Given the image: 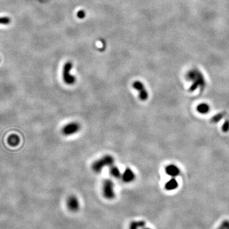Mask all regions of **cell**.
Segmentation results:
<instances>
[{
	"label": "cell",
	"mask_w": 229,
	"mask_h": 229,
	"mask_svg": "<svg viewBox=\"0 0 229 229\" xmlns=\"http://www.w3.org/2000/svg\"><path fill=\"white\" fill-rule=\"evenodd\" d=\"M188 80L192 83L190 88V91H194L198 88H204L205 86V79L204 76L199 70L194 69H192L187 74Z\"/></svg>",
	"instance_id": "1"
},
{
	"label": "cell",
	"mask_w": 229,
	"mask_h": 229,
	"mask_svg": "<svg viewBox=\"0 0 229 229\" xmlns=\"http://www.w3.org/2000/svg\"><path fill=\"white\" fill-rule=\"evenodd\" d=\"M114 163V158L110 155L103 156L99 159L94 162L92 165V169L96 172H100L106 166H111Z\"/></svg>",
	"instance_id": "2"
},
{
	"label": "cell",
	"mask_w": 229,
	"mask_h": 229,
	"mask_svg": "<svg viewBox=\"0 0 229 229\" xmlns=\"http://www.w3.org/2000/svg\"><path fill=\"white\" fill-rule=\"evenodd\" d=\"M102 192L105 197L109 200L113 199L115 196L114 191V183L112 180L107 179L104 181L102 184Z\"/></svg>",
	"instance_id": "3"
},
{
	"label": "cell",
	"mask_w": 229,
	"mask_h": 229,
	"mask_svg": "<svg viewBox=\"0 0 229 229\" xmlns=\"http://www.w3.org/2000/svg\"><path fill=\"white\" fill-rule=\"evenodd\" d=\"M72 68V63L70 62H66L63 69V79L64 82L68 85H72L75 82V77L71 75L70 71Z\"/></svg>",
	"instance_id": "4"
},
{
	"label": "cell",
	"mask_w": 229,
	"mask_h": 229,
	"mask_svg": "<svg viewBox=\"0 0 229 229\" xmlns=\"http://www.w3.org/2000/svg\"><path fill=\"white\" fill-rule=\"evenodd\" d=\"M80 129V125L76 122H72L63 127L62 133L65 136H71L76 134Z\"/></svg>",
	"instance_id": "5"
},
{
	"label": "cell",
	"mask_w": 229,
	"mask_h": 229,
	"mask_svg": "<svg viewBox=\"0 0 229 229\" xmlns=\"http://www.w3.org/2000/svg\"><path fill=\"white\" fill-rule=\"evenodd\" d=\"M132 87L138 92L139 98L141 101H146L148 98V92L146 90L144 84L140 81H135L132 84Z\"/></svg>",
	"instance_id": "6"
},
{
	"label": "cell",
	"mask_w": 229,
	"mask_h": 229,
	"mask_svg": "<svg viewBox=\"0 0 229 229\" xmlns=\"http://www.w3.org/2000/svg\"><path fill=\"white\" fill-rule=\"evenodd\" d=\"M67 206L70 211L76 212L78 211L80 208V203L78 198L75 195L69 196L67 200Z\"/></svg>",
	"instance_id": "7"
},
{
	"label": "cell",
	"mask_w": 229,
	"mask_h": 229,
	"mask_svg": "<svg viewBox=\"0 0 229 229\" xmlns=\"http://www.w3.org/2000/svg\"><path fill=\"white\" fill-rule=\"evenodd\" d=\"M136 178V175L132 170L129 168L125 169L122 175L121 176V178L123 182L125 183H131Z\"/></svg>",
	"instance_id": "8"
},
{
	"label": "cell",
	"mask_w": 229,
	"mask_h": 229,
	"mask_svg": "<svg viewBox=\"0 0 229 229\" xmlns=\"http://www.w3.org/2000/svg\"><path fill=\"white\" fill-rule=\"evenodd\" d=\"M165 172L169 176L172 177V178H175V177L180 175V169L176 165L171 164L168 165L165 168Z\"/></svg>",
	"instance_id": "9"
},
{
	"label": "cell",
	"mask_w": 229,
	"mask_h": 229,
	"mask_svg": "<svg viewBox=\"0 0 229 229\" xmlns=\"http://www.w3.org/2000/svg\"><path fill=\"white\" fill-rule=\"evenodd\" d=\"M178 187V182H177L176 180L174 178H172V179L169 180L168 182L166 183L165 184V189L167 190H169V191L175 190V189H176Z\"/></svg>",
	"instance_id": "10"
},
{
	"label": "cell",
	"mask_w": 229,
	"mask_h": 229,
	"mask_svg": "<svg viewBox=\"0 0 229 229\" xmlns=\"http://www.w3.org/2000/svg\"><path fill=\"white\" fill-rule=\"evenodd\" d=\"M110 173L111 175L115 178H119L122 176L119 168L113 164L110 166Z\"/></svg>",
	"instance_id": "11"
},
{
	"label": "cell",
	"mask_w": 229,
	"mask_h": 229,
	"mask_svg": "<svg viewBox=\"0 0 229 229\" xmlns=\"http://www.w3.org/2000/svg\"><path fill=\"white\" fill-rule=\"evenodd\" d=\"M20 143V138L16 134H12L8 138V143L12 146H16Z\"/></svg>",
	"instance_id": "12"
},
{
	"label": "cell",
	"mask_w": 229,
	"mask_h": 229,
	"mask_svg": "<svg viewBox=\"0 0 229 229\" xmlns=\"http://www.w3.org/2000/svg\"><path fill=\"white\" fill-rule=\"evenodd\" d=\"M146 223L145 221H132L129 226V229H141L145 227Z\"/></svg>",
	"instance_id": "13"
},
{
	"label": "cell",
	"mask_w": 229,
	"mask_h": 229,
	"mask_svg": "<svg viewBox=\"0 0 229 229\" xmlns=\"http://www.w3.org/2000/svg\"><path fill=\"white\" fill-rule=\"evenodd\" d=\"M210 107L206 103H201L197 107V110L199 113L201 114H206L209 112Z\"/></svg>",
	"instance_id": "14"
},
{
	"label": "cell",
	"mask_w": 229,
	"mask_h": 229,
	"mask_svg": "<svg viewBox=\"0 0 229 229\" xmlns=\"http://www.w3.org/2000/svg\"><path fill=\"white\" fill-rule=\"evenodd\" d=\"M223 117V113L216 114V115L213 117V118L211 119V122L213 123H217L222 119Z\"/></svg>",
	"instance_id": "15"
},
{
	"label": "cell",
	"mask_w": 229,
	"mask_h": 229,
	"mask_svg": "<svg viewBox=\"0 0 229 229\" xmlns=\"http://www.w3.org/2000/svg\"><path fill=\"white\" fill-rule=\"evenodd\" d=\"M218 229H229V221H223Z\"/></svg>",
	"instance_id": "16"
},
{
	"label": "cell",
	"mask_w": 229,
	"mask_h": 229,
	"mask_svg": "<svg viewBox=\"0 0 229 229\" xmlns=\"http://www.w3.org/2000/svg\"><path fill=\"white\" fill-rule=\"evenodd\" d=\"M222 131L224 132H227L229 131V120H226L222 125Z\"/></svg>",
	"instance_id": "17"
},
{
	"label": "cell",
	"mask_w": 229,
	"mask_h": 229,
	"mask_svg": "<svg viewBox=\"0 0 229 229\" xmlns=\"http://www.w3.org/2000/svg\"><path fill=\"white\" fill-rule=\"evenodd\" d=\"M10 19L8 17H2L1 19V24H6L9 23Z\"/></svg>",
	"instance_id": "18"
},
{
	"label": "cell",
	"mask_w": 229,
	"mask_h": 229,
	"mask_svg": "<svg viewBox=\"0 0 229 229\" xmlns=\"http://www.w3.org/2000/svg\"><path fill=\"white\" fill-rule=\"evenodd\" d=\"M84 16H85V13H84V12L83 10L79 11L78 13V17L79 18H83Z\"/></svg>",
	"instance_id": "19"
},
{
	"label": "cell",
	"mask_w": 229,
	"mask_h": 229,
	"mask_svg": "<svg viewBox=\"0 0 229 229\" xmlns=\"http://www.w3.org/2000/svg\"><path fill=\"white\" fill-rule=\"evenodd\" d=\"M96 44H97V46L99 47H102V42H98Z\"/></svg>",
	"instance_id": "20"
},
{
	"label": "cell",
	"mask_w": 229,
	"mask_h": 229,
	"mask_svg": "<svg viewBox=\"0 0 229 229\" xmlns=\"http://www.w3.org/2000/svg\"><path fill=\"white\" fill-rule=\"evenodd\" d=\"M141 229H151L150 228H147V227H143V228H141Z\"/></svg>",
	"instance_id": "21"
}]
</instances>
